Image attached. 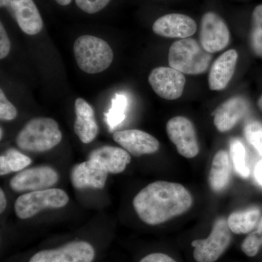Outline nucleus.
I'll list each match as a JSON object with an SVG mask.
<instances>
[{
    "instance_id": "f257e3e1",
    "label": "nucleus",
    "mask_w": 262,
    "mask_h": 262,
    "mask_svg": "<svg viewBox=\"0 0 262 262\" xmlns=\"http://www.w3.org/2000/svg\"><path fill=\"white\" fill-rule=\"evenodd\" d=\"M192 202L190 192L182 184L158 181L141 189L133 206L144 223L155 226L186 213Z\"/></svg>"
},
{
    "instance_id": "f03ea898",
    "label": "nucleus",
    "mask_w": 262,
    "mask_h": 262,
    "mask_svg": "<svg viewBox=\"0 0 262 262\" xmlns=\"http://www.w3.org/2000/svg\"><path fill=\"white\" fill-rule=\"evenodd\" d=\"M62 140L58 122L49 117H37L27 122L17 136L15 142L20 149L29 152H44Z\"/></svg>"
},
{
    "instance_id": "7ed1b4c3",
    "label": "nucleus",
    "mask_w": 262,
    "mask_h": 262,
    "mask_svg": "<svg viewBox=\"0 0 262 262\" xmlns=\"http://www.w3.org/2000/svg\"><path fill=\"white\" fill-rule=\"evenodd\" d=\"M211 59V53L207 52L198 41L191 38L176 41L169 49V65L186 75L204 73Z\"/></svg>"
},
{
    "instance_id": "20e7f679",
    "label": "nucleus",
    "mask_w": 262,
    "mask_h": 262,
    "mask_svg": "<svg viewBox=\"0 0 262 262\" xmlns=\"http://www.w3.org/2000/svg\"><path fill=\"white\" fill-rule=\"evenodd\" d=\"M73 50L77 65L86 73H100L107 70L113 63V51L110 45L95 36L77 38Z\"/></svg>"
},
{
    "instance_id": "39448f33",
    "label": "nucleus",
    "mask_w": 262,
    "mask_h": 262,
    "mask_svg": "<svg viewBox=\"0 0 262 262\" xmlns=\"http://www.w3.org/2000/svg\"><path fill=\"white\" fill-rule=\"evenodd\" d=\"M69 201L67 192L57 188L29 192L17 198L15 213L20 220H28L46 208H63Z\"/></svg>"
},
{
    "instance_id": "423d86ee",
    "label": "nucleus",
    "mask_w": 262,
    "mask_h": 262,
    "mask_svg": "<svg viewBox=\"0 0 262 262\" xmlns=\"http://www.w3.org/2000/svg\"><path fill=\"white\" fill-rule=\"evenodd\" d=\"M231 241L232 234L227 220L218 219L206 238L194 239L191 243L193 258L196 262L217 261L230 246Z\"/></svg>"
},
{
    "instance_id": "0eeeda50",
    "label": "nucleus",
    "mask_w": 262,
    "mask_h": 262,
    "mask_svg": "<svg viewBox=\"0 0 262 262\" xmlns=\"http://www.w3.org/2000/svg\"><path fill=\"white\" fill-rule=\"evenodd\" d=\"M96 250L84 241H74L63 246L34 253L29 262H93Z\"/></svg>"
},
{
    "instance_id": "6e6552de",
    "label": "nucleus",
    "mask_w": 262,
    "mask_h": 262,
    "mask_svg": "<svg viewBox=\"0 0 262 262\" xmlns=\"http://www.w3.org/2000/svg\"><path fill=\"white\" fill-rule=\"evenodd\" d=\"M59 176L54 168L48 165L24 169L10 181L14 192H34L50 189L58 182Z\"/></svg>"
},
{
    "instance_id": "1a4fd4ad",
    "label": "nucleus",
    "mask_w": 262,
    "mask_h": 262,
    "mask_svg": "<svg viewBox=\"0 0 262 262\" xmlns=\"http://www.w3.org/2000/svg\"><path fill=\"white\" fill-rule=\"evenodd\" d=\"M166 132L169 139L177 146L179 154L186 158H194L200 151L195 128L189 119L177 116L168 120Z\"/></svg>"
},
{
    "instance_id": "9d476101",
    "label": "nucleus",
    "mask_w": 262,
    "mask_h": 262,
    "mask_svg": "<svg viewBox=\"0 0 262 262\" xmlns=\"http://www.w3.org/2000/svg\"><path fill=\"white\" fill-rule=\"evenodd\" d=\"M230 33L225 20L213 12H208L201 19L200 41L210 53H216L228 46Z\"/></svg>"
},
{
    "instance_id": "9b49d317",
    "label": "nucleus",
    "mask_w": 262,
    "mask_h": 262,
    "mask_svg": "<svg viewBox=\"0 0 262 262\" xmlns=\"http://www.w3.org/2000/svg\"><path fill=\"white\" fill-rule=\"evenodd\" d=\"M149 82L155 94L166 100H177L185 87L184 74L171 67H157L150 72Z\"/></svg>"
},
{
    "instance_id": "f8f14e48",
    "label": "nucleus",
    "mask_w": 262,
    "mask_h": 262,
    "mask_svg": "<svg viewBox=\"0 0 262 262\" xmlns=\"http://www.w3.org/2000/svg\"><path fill=\"white\" fill-rule=\"evenodd\" d=\"M0 4L26 34L36 35L42 31V18L33 0H0Z\"/></svg>"
},
{
    "instance_id": "ddd939ff",
    "label": "nucleus",
    "mask_w": 262,
    "mask_h": 262,
    "mask_svg": "<svg viewBox=\"0 0 262 262\" xmlns=\"http://www.w3.org/2000/svg\"><path fill=\"white\" fill-rule=\"evenodd\" d=\"M113 139L133 156L154 154L160 149V142L156 138L136 129L116 131Z\"/></svg>"
},
{
    "instance_id": "4468645a",
    "label": "nucleus",
    "mask_w": 262,
    "mask_h": 262,
    "mask_svg": "<svg viewBox=\"0 0 262 262\" xmlns=\"http://www.w3.org/2000/svg\"><path fill=\"white\" fill-rule=\"evenodd\" d=\"M108 173L94 160L77 164L71 171V183L77 189H102L107 180Z\"/></svg>"
},
{
    "instance_id": "2eb2a0df",
    "label": "nucleus",
    "mask_w": 262,
    "mask_h": 262,
    "mask_svg": "<svg viewBox=\"0 0 262 262\" xmlns=\"http://www.w3.org/2000/svg\"><path fill=\"white\" fill-rule=\"evenodd\" d=\"M153 32L161 37L186 39L196 31V22L188 15L171 13L155 20Z\"/></svg>"
},
{
    "instance_id": "dca6fc26",
    "label": "nucleus",
    "mask_w": 262,
    "mask_h": 262,
    "mask_svg": "<svg viewBox=\"0 0 262 262\" xmlns=\"http://www.w3.org/2000/svg\"><path fill=\"white\" fill-rule=\"evenodd\" d=\"M248 108L247 101L242 96L229 98L213 113V123L217 130L221 133L232 130L247 113Z\"/></svg>"
},
{
    "instance_id": "f3484780",
    "label": "nucleus",
    "mask_w": 262,
    "mask_h": 262,
    "mask_svg": "<svg viewBox=\"0 0 262 262\" xmlns=\"http://www.w3.org/2000/svg\"><path fill=\"white\" fill-rule=\"evenodd\" d=\"M238 59V53L234 49L221 55L212 65L208 76V85L211 91H222L232 80Z\"/></svg>"
},
{
    "instance_id": "a211bd4d",
    "label": "nucleus",
    "mask_w": 262,
    "mask_h": 262,
    "mask_svg": "<svg viewBox=\"0 0 262 262\" xmlns=\"http://www.w3.org/2000/svg\"><path fill=\"white\" fill-rule=\"evenodd\" d=\"M76 120L74 130L84 144H90L98 135V126L94 108L83 98H78L75 102Z\"/></svg>"
},
{
    "instance_id": "6ab92c4d",
    "label": "nucleus",
    "mask_w": 262,
    "mask_h": 262,
    "mask_svg": "<svg viewBox=\"0 0 262 262\" xmlns=\"http://www.w3.org/2000/svg\"><path fill=\"white\" fill-rule=\"evenodd\" d=\"M89 160H94L108 173H122L130 163V155L124 149L117 146H103L94 149L89 155Z\"/></svg>"
},
{
    "instance_id": "aec40b11",
    "label": "nucleus",
    "mask_w": 262,
    "mask_h": 262,
    "mask_svg": "<svg viewBox=\"0 0 262 262\" xmlns=\"http://www.w3.org/2000/svg\"><path fill=\"white\" fill-rule=\"evenodd\" d=\"M231 177V163L228 153L220 150L212 161L208 184L213 192H221L228 186Z\"/></svg>"
},
{
    "instance_id": "412c9836",
    "label": "nucleus",
    "mask_w": 262,
    "mask_h": 262,
    "mask_svg": "<svg viewBox=\"0 0 262 262\" xmlns=\"http://www.w3.org/2000/svg\"><path fill=\"white\" fill-rule=\"evenodd\" d=\"M260 215L261 211L256 208L236 211L229 215L227 224L232 233L248 234L256 228L260 220Z\"/></svg>"
},
{
    "instance_id": "4be33fe9",
    "label": "nucleus",
    "mask_w": 262,
    "mask_h": 262,
    "mask_svg": "<svg viewBox=\"0 0 262 262\" xmlns=\"http://www.w3.org/2000/svg\"><path fill=\"white\" fill-rule=\"evenodd\" d=\"M32 160L15 149H9L0 157V175L20 172L29 166Z\"/></svg>"
},
{
    "instance_id": "5701e85b",
    "label": "nucleus",
    "mask_w": 262,
    "mask_h": 262,
    "mask_svg": "<svg viewBox=\"0 0 262 262\" xmlns=\"http://www.w3.org/2000/svg\"><path fill=\"white\" fill-rule=\"evenodd\" d=\"M127 100L126 96L122 94H115V98L112 100V107L106 115L110 130L113 131L117 126L125 120L126 116Z\"/></svg>"
},
{
    "instance_id": "b1692460",
    "label": "nucleus",
    "mask_w": 262,
    "mask_h": 262,
    "mask_svg": "<svg viewBox=\"0 0 262 262\" xmlns=\"http://www.w3.org/2000/svg\"><path fill=\"white\" fill-rule=\"evenodd\" d=\"M229 150L234 170L239 177L247 179L249 176V169L246 164V149L244 144L239 139H232L229 145Z\"/></svg>"
},
{
    "instance_id": "393cba45",
    "label": "nucleus",
    "mask_w": 262,
    "mask_h": 262,
    "mask_svg": "<svg viewBox=\"0 0 262 262\" xmlns=\"http://www.w3.org/2000/svg\"><path fill=\"white\" fill-rule=\"evenodd\" d=\"M252 23L251 46L256 56L262 58V5H258L253 10Z\"/></svg>"
},
{
    "instance_id": "a878e982",
    "label": "nucleus",
    "mask_w": 262,
    "mask_h": 262,
    "mask_svg": "<svg viewBox=\"0 0 262 262\" xmlns=\"http://www.w3.org/2000/svg\"><path fill=\"white\" fill-rule=\"evenodd\" d=\"M262 246V217L260 219L256 229L243 241L241 250L248 257H254L258 254Z\"/></svg>"
},
{
    "instance_id": "bb28decb",
    "label": "nucleus",
    "mask_w": 262,
    "mask_h": 262,
    "mask_svg": "<svg viewBox=\"0 0 262 262\" xmlns=\"http://www.w3.org/2000/svg\"><path fill=\"white\" fill-rule=\"evenodd\" d=\"M244 134L248 142L262 156V123L255 120L247 122Z\"/></svg>"
},
{
    "instance_id": "cd10ccee",
    "label": "nucleus",
    "mask_w": 262,
    "mask_h": 262,
    "mask_svg": "<svg viewBox=\"0 0 262 262\" xmlns=\"http://www.w3.org/2000/svg\"><path fill=\"white\" fill-rule=\"evenodd\" d=\"M111 0H75L76 4L82 11L94 14L102 10Z\"/></svg>"
},
{
    "instance_id": "c85d7f7f",
    "label": "nucleus",
    "mask_w": 262,
    "mask_h": 262,
    "mask_svg": "<svg viewBox=\"0 0 262 262\" xmlns=\"http://www.w3.org/2000/svg\"><path fill=\"white\" fill-rule=\"evenodd\" d=\"M18 115L16 108L8 101L3 90H0V119L2 120H13Z\"/></svg>"
},
{
    "instance_id": "c756f323",
    "label": "nucleus",
    "mask_w": 262,
    "mask_h": 262,
    "mask_svg": "<svg viewBox=\"0 0 262 262\" xmlns=\"http://www.w3.org/2000/svg\"><path fill=\"white\" fill-rule=\"evenodd\" d=\"M139 262H178L177 260L163 252H153L146 255Z\"/></svg>"
},
{
    "instance_id": "7c9ffc66",
    "label": "nucleus",
    "mask_w": 262,
    "mask_h": 262,
    "mask_svg": "<svg viewBox=\"0 0 262 262\" xmlns=\"http://www.w3.org/2000/svg\"><path fill=\"white\" fill-rule=\"evenodd\" d=\"M10 51V42L8 34L3 27V24H0V58L3 59L8 56Z\"/></svg>"
},
{
    "instance_id": "2f4dec72",
    "label": "nucleus",
    "mask_w": 262,
    "mask_h": 262,
    "mask_svg": "<svg viewBox=\"0 0 262 262\" xmlns=\"http://www.w3.org/2000/svg\"><path fill=\"white\" fill-rule=\"evenodd\" d=\"M254 176L256 182L262 186V160L258 162L255 168Z\"/></svg>"
},
{
    "instance_id": "473e14b6",
    "label": "nucleus",
    "mask_w": 262,
    "mask_h": 262,
    "mask_svg": "<svg viewBox=\"0 0 262 262\" xmlns=\"http://www.w3.org/2000/svg\"><path fill=\"white\" fill-rule=\"evenodd\" d=\"M7 206L6 196L3 189H0V213H3L5 211Z\"/></svg>"
},
{
    "instance_id": "72a5a7b5",
    "label": "nucleus",
    "mask_w": 262,
    "mask_h": 262,
    "mask_svg": "<svg viewBox=\"0 0 262 262\" xmlns=\"http://www.w3.org/2000/svg\"><path fill=\"white\" fill-rule=\"evenodd\" d=\"M58 5H62V6H66V5H70L72 3V0H55Z\"/></svg>"
},
{
    "instance_id": "f704fd0d",
    "label": "nucleus",
    "mask_w": 262,
    "mask_h": 262,
    "mask_svg": "<svg viewBox=\"0 0 262 262\" xmlns=\"http://www.w3.org/2000/svg\"><path fill=\"white\" fill-rule=\"evenodd\" d=\"M257 105L258 108H259L260 111H261L262 113V96L261 97L258 98Z\"/></svg>"
},
{
    "instance_id": "c9c22d12",
    "label": "nucleus",
    "mask_w": 262,
    "mask_h": 262,
    "mask_svg": "<svg viewBox=\"0 0 262 262\" xmlns=\"http://www.w3.org/2000/svg\"><path fill=\"white\" fill-rule=\"evenodd\" d=\"M0 130H1V133H0V136H1V137H0V139H3V128H2L1 127V129H0Z\"/></svg>"
}]
</instances>
